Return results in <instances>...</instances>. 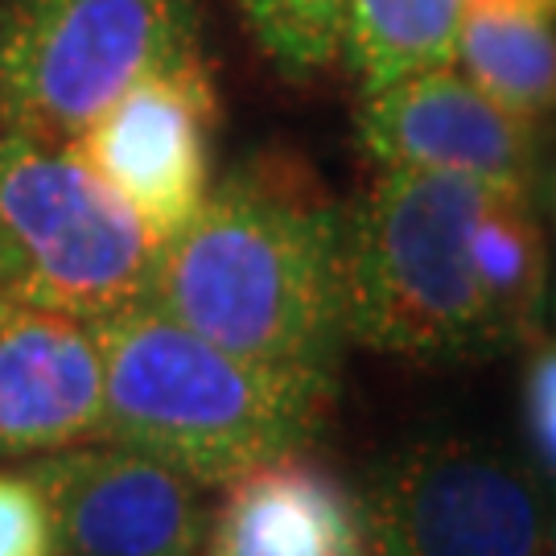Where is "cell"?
Returning <instances> with one entry per match:
<instances>
[{
  "mask_svg": "<svg viewBox=\"0 0 556 556\" xmlns=\"http://www.w3.org/2000/svg\"><path fill=\"white\" fill-rule=\"evenodd\" d=\"M454 66L470 87L523 124H536L556 112L553 17L466 4Z\"/></svg>",
  "mask_w": 556,
  "mask_h": 556,
  "instance_id": "obj_12",
  "label": "cell"
},
{
  "mask_svg": "<svg viewBox=\"0 0 556 556\" xmlns=\"http://www.w3.org/2000/svg\"><path fill=\"white\" fill-rule=\"evenodd\" d=\"M0 556H54L46 498L25 475L0 470Z\"/></svg>",
  "mask_w": 556,
  "mask_h": 556,
  "instance_id": "obj_15",
  "label": "cell"
},
{
  "mask_svg": "<svg viewBox=\"0 0 556 556\" xmlns=\"http://www.w3.org/2000/svg\"><path fill=\"white\" fill-rule=\"evenodd\" d=\"M206 556H367L363 511L318 462L280 454L223 482Z\"/></svg>",
  "mask_w": 556,
  "mask_h": 556,
  "instance_id": "obj_11",
  "label": "cell"
},
{
  "mask_svg": "<svg viewBox=\"0 0 556 556\" xmlns=\"http://www.w3.org/2000/svg\"><path fill=\"white\" fill-rule=\"evenodd\" d=\"M157 248L75 144L0 128V301L100 321L149 298Z\"/></svg>",
  "mask_w": 556,
  "mask_h": 556,
  "instance_id": "obj_4",
  "label": "cell"
},
{
  "mask_svg": "<svg viewBox=\"0 0 556 556\" xmlns=\"http://www.w3.org/2000/svg\"><path fill=\"white\" fill-rule=\"evenodd\" d=\"M548 239L532 190L383 169L342 215V334L417 363H478L536 334Z\"/></svg>",
  "mask_w": 556,
  "mask_h": 556,
  "instance_id": "obj_1",
  "label": "cell"
},
{
  "mask_svg": "<svg viewBox=\"0 0 556 556\" xmlns=\"http://www.w3.org/2000/svg\"><path fill=\"white\" fill-rule=\"evenodd\" d=\"M103 351V441L223 486L318 433L334 376L260 367L137 301L91 321Z\"/></svg>",
  "mask_w": 556,
  "mask_h": 556,
  "instance_id": "obj_3",
  "label": "cell"
},
{
  "mask_svg": "<svg viewBox=\"0 0 556 556\" xmlns=\"http://www.w3.org/2000/svg\"><path fill=\"white\" fill-rule=\"evenodd\" d=\"M358 140L379 169H450L523 190L536 181L532 124L495 108L457 66L363 91Z\"/></svg>",
  "mask_w": 556,
  "mask_h": 556,
  "instance_id": "obj_9",
  "label": "cell"
},
{
  "mask_svg": "<svg viewBox=\"0 0 556 556\" xmlns=\"http://www.w3.org/2000/svg\"><path fill=\"white\" fill-rule=\"evenodd\" d=\"M342 211L277 174H236L157 248L149 305L231 355L334 376Z\"/></svg>",
  "mask_w": 556,
  "mask_h": 556,
  "instance_id": "obj_2",
  "label": "cell"
},
{
  "mask_svg": "<svg viewBox=\"0 0 556 556\" xmlns=\"http://www.w3.org/2000/svg\"><path fill=\"white\" fill-rule=\"evenodd\" d=\"M194 62L199 0H4L0 128L75 144L124 91Z\"/></svg>",
  "mask_w": 556,
  "mask_h": 556,
  "instance_id": "obj_5",
  "label": "cell"
},
{
  "mask_svg": "<svg viewBox=\"0 0 556 556\" xmlns=\"http://www.w3.org/2000/svg\"><path fill=\"white\" fill-rule=\"evenodd\" d=\"M475 9H511V13H536V17H556V0H466Z\"/></svg>",
  "mask_w": 556,
  "mask_h": 556,
  "instance_id": "obj_17",
  "label": "cell"
},
{
  "mask_svg": "<svg viewBox=\"0 0 556 556\" xmlns=\"http://www.w3.org/2000/svg\"><path fill=\"white\" fill-rule=\"evenodd\" d=\"M548 503L495 445L429 438L379 466L358 511L371 556H548Z\"/></svg>",
  "mask_w": 556,
  "mask_h": 556,
  "instance_id": "obj_6",
  "label": "cell"
},
{
  "mask_svg": "<svg viewBox=\"0 0 556 556\" xmlns=\"http://www.w3.org/2000/svg\"><path fill=\"white\" fill-rule=\"evenodd\" d=\"M548 556H556V495L548 503Z\"/></svg>",
  "mask_w": 556,
  "mask_h": 556,
  "instance_id": "obj_18",
  "label": "cell"
},
{
  "mask_svg": "<svg viewBox=\"0 0 556 556\" xmlns=\"http://www.w3.org/2000/svg\"><path fill=\"white\" fill-rule=\"evenodd\" d=\"M103 438L96 326L0 301V454H50Z\"/></svg>",
  "mask_w": 556,
  "mask_h": 556,
  "instance_id": "obj_10",
  "label": "cell"
},
{
  "mask_svg": "<svg viewBox=\"0 0 556 556\" xmlns=\"http://www.w3.org/2000/svg\"><path fill=\"white\" fill-rule=\"evenodd\" d=\"M215 119V83L206 62H194L124 91L83 128L75 153L165 243L211 194Z\"/></svg>",
  "mask_w": 556,
  "mask_h": 556,
  "instance_id": "obj_8",
  "label": "cell"
},
{
  "mask_svg": "<svg viewBox=\"0 0 556 556\" xmlns=\"http://www.w3.org/2000/svg\"><path fill=\"white\" fill-rule=\"evenodd\" d=\"M252 38L289 79H309L338 59L346 0H239Z\"/></svg>",
  "mask_w": 556,
  "mask_h": 556,
  "instance_id": "obj_14",
  "label": "cell"
},
{
  "mask_svg": "<svg viewBox=\"0 0 556 556\" xmlns=\"http://www.w3.org/2000/svg\"><path fill=\"white\" fill-rule=\"evenodd\" d=\"M523 417L540 466L556 475V342L544 346L523 379Z\"/></svg>",
  "mask_w": 556,
  "mask_h": 556,
  "instance_id": "obj_16",
  "label": "cell"
},
{
  "mask_svg": "<svg viewBox=\"0 0 556 556\" xmlns=\"http://www.w3.org/2000/svg\"><path fill=\"white\" fill-rule=\"evenodd\" d=\"M46 498L54 556H199L206 507L199 482L128 445H66L29 462Z\"/></svg>",
  "mask_w": 556,
  "mask_h": 556,
  "instance_id": "obj_7",
  "label": "cell"
},
{
  "mask_svg": "<svg viewBox=\"0 0 556 556\" xmlns=\"http://www.w3.org/2000/svg\"><path fill=\"white\" fill-rule=\"evenodd\" d=\"M548 211H553V227H556V174L548 178Z\"/></svg>",
  "mask_w": 556,
  "mask_h": 556,
  "instance_id": "obj_19",
  "label": "cell"
},
{
  "mask_svg": "<svg viewBox=\"0 0 556 556\" xmlns=\"http://www.w3.org/2000/svg\"><path fill=\"white\" fill-rule=\"evenodd\" d=\"M466 0H346L338 59L363 91L454 66Z\"/></svg>",
  "mask_w": 556,
  "mask_h": 556,
  "instance_id": "obj_13",
  "label": "cell"
}]
</instances>
